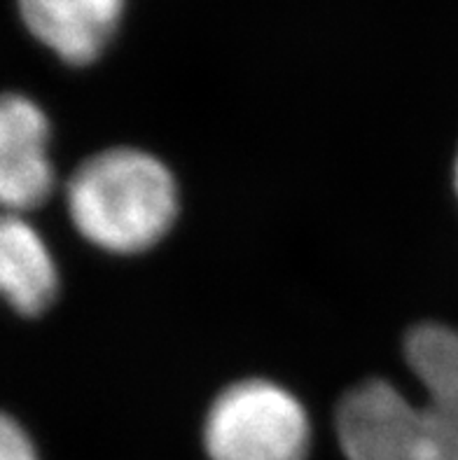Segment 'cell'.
I'll return each instance as SVG.
<instances>
[{
	"label": "cell",
	"mask_w": 458,
	"mask_h": 460,
	"mask_svg": "<svg viewBox=\"0 0 458 460\" xmlns=\"http://www.w3.org/2000/svg\"><path fill=\"white\" fill-rule=\"evenodd\" d=\"M203 444L211 460H307L311 428L292 393L272 381L250 379L215 397Z\"/></svg>",
	"instance_id": "obj_3"
},
{
	"label": "cell",
	"mask_w": 458,
	"mask_h": 460,
	"mask_svg": "<svg viewBox=\"0 0 458 460\" xmlns=\"http://www.w3.org/2000/svg\"><path fill=\"white\" fill-rule=\"evenodd\" d=\"M19 17L35 40L70 66H87L112 40L124 0H17Z\"/></svg>",
	"instance_id": "obj_5"
},
{
	"label": "cell",
	"mask_w": 458,
	"mask_h": 460,
	"mask_svg": "<svg viewBox=\"0 0 458 460\" xmlns=\"http://www.w3.org/2000/svg\"><path fill=\"white\" fill-rule=\"evenodd\" d=\"M66 204L85 239L108 252L134 255L166 236L178 216V187L157 157L115 147L80 164Z\"/></svg>",
	"instance_id": "obj_2"
},
{
	"label": "cell",
	"mask_w": 458,
	"mask_h": 460,
	"mask_svg": "<svg viewBox=\"0 0 458 460\" xmlns=\"http://www.w3.org/2000/svg\"><path fill=\"white\" fill-rule=\"evenodd\" d=\"M58 290L57 264L40 232L19 213H0V297L23 315H40Z\"/></svg>",
	"instance_id": "obj_6"
},
{
	"label": "cell",
	"mask_w": 458,
	"mask_h": 460,
	"mask_svg": "<svg viewBox=\"0 0 458 460\" xmlns=\"http://www.w3.org/2000/svg\"><path fill=\"white\" fill-rule=\"evenodd\" d=\"M405 358L426 397L412 402L382 379L348 391L337 409L348 460H458V330L417 325Z\"/></svg>",
	"instance_id": "obj_1"
},
{
	"label": "cell",
	"mask_w": 458,
	"mask_h": 460,
	"mask_svg": "<svg viewBox=\"0 0 458 460\" xmlns=\"http://www.w3.org/2000/svg\"><path fill=\"white\" fill-rule=\"evenodd\" d=\"M0 460H38V451L26 430L3 411H0Z\"/></svg>",
	"instance_id": "obj_7"
},
{
	"label": "cell",
	"mask_w": 458,
	"mask_h": 460,
	"mask_svg": "<svg viewBox=\"0 0 458 460\" xmlns=\"http://www.w3.org/2000/svg\"><path fill=\"white\" fill-rule=\"evenodd\" d=\"M49 119L22 93H0V208H38L52 194Z\"/></svg>",
	"instance_id": "obj_4"
},
{
	"label": "cell",
	"mask_w": 458,
	"mask_h": 460,
	"mask_svg": "<svg viewBox=\"0 0 458 460\" xmlns=\"http://www.w3.org/2000/svg\"><path fill=\"white\" fill-rule=\"evenodd\" d=\"M454 185H456V192H458V157H456V166H454Z\"/></svg>",
	"instance_id": "obj_8"
}]
</instances>
